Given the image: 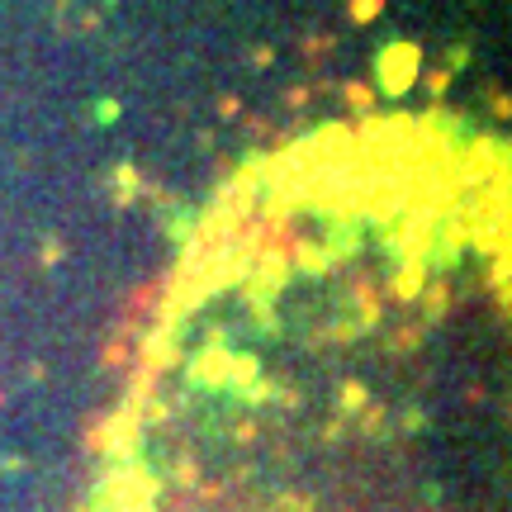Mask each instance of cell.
I'll use <instances>...</instances> for the list:
<instances>
[{
	"instance_id": "6da1fadb",
	"label": "cell",
	"mask_w": 512,
	"mask_h": 512,
	"mask_svg": "<svg viewBox=\"0 0 512 512\" xmlns=\"http://www.w3.org/2000/svg\"><path fill=\"white\" fill-rule=\"evenodd\" d=\"M456 166L356 147L266 176L185 271L100 512H494L456 479L489 309Z\"/></svg>"
}]
</instances>
